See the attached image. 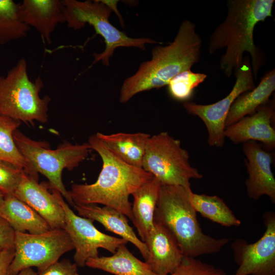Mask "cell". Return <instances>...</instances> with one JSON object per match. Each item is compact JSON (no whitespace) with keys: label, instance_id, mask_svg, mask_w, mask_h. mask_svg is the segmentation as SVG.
I'll list each match as a JSON object with an SVG mask.
<instances>
[{"label":"cell","instance_id":"cell-7","mask_svg":"<svg viewBox=\"0 0 275 275\" xmlns=\"http://www.w3.org/2000/svg\"><path fill=\"white\" fill-rule=\"evenodd\" d=\"M62 5L68 28L77 30L88 24L104 39L105 49L94 54L93 64L101 61L104 65L108 66L111 57L119 47H134L144 50L146 44L157 43L150 38H130L117 29L109 21L112 9L102 0H62Z\"/></svg>","mask_w":275,"mask_h":275},{"label":"cell","instance_id":"cell-28","mask_svg":"<svg viewBox=\"0 0 275 275\" xmlns=\"http://www.w3.org/2000/svg\"><path fill=\"white\" fill-rule=\"evenodd\" d=\"M168 275H227L222 269L201 260L184 256L179 266Z\"/></svg>","mask_w":275,"mask_h":275},{"label":"cell","instance_id":"cell-2","mask_svg":"<svg viewBox=\"0 0 275 275\" xmlns=\"http://www.w3.org/2000/svg\"><path fill=\"white\" fill-rule=\"evenodd\" d=\"M202 44L196 24L184 20L174 41L154 47L151 59L141 63L136 72L124 80L120 101L125 103L139 93L167 86L178 74L190 70L200 60Z\"/></svg>","mask_w":275,"mask_h":275},{"label":"cell","instance_id":"cell-31","mask_svg":"<svg viewBox=\"0 0 275 275\" xmlns=\"http://www.w3.org/2000/svg\"><path fill=\"white\" fill-rule=\"evenodd\" d=\"M15 232L3 218L0 216V247L14 249Z\"/></svg>","mask_w":275,"mask_h":275},{"label":"cell","instance_id":"cell-22","mask_svg":"<svg viewBox=\"0 0 275 275\" xmlns=\"http://www.w3.org/2000/svg\"><path fill=\"white\" fill-rule=\"evenodd\" d=\"M275 90V70L267 72L257 87L240 95L233 103L225 121V128L242 118L254 114L260 106L266 104Z\"/></svg>","mask_w":275,"mask_h":275},{"label":"cell","instance_id":"cell-3","mask_svg":"<svg viewBox=\"0 0 275 275\" xmlns=\"http://www.w3.org/2000/svg\"><path fill=\"white\" fill-rule=\"evenodd\" d=\"M88 143L100 156L102 169L95 182L73 184L68 191L69 196L75 204H100L120 211L131 221L129 196L153 176L119 159L96 134L89 138Z\"/></svg>","mask_w":275,"mask_h":275},{"label":"cell","instance_id":"cell-27","mask_svg":"<svg viewBox=\"0 0 275 275\" xmlns=\"http://www.w3.org/2000/svg\"><path fill=\"white\" fill-rule=\"evenodd\" d=\"M207 74L184 71L174 76L167 85L171 96L179 101H186L193 95L194 89L207 77Z\"/></svg>","mask_w":275,"mask_h":275},{"label":"cell","instance_id":"cell-20","mask_svg":"<svg viewBox=\"0 0 275 275\" xmlns=\"http://www.w3.org/2000/svg\"><path fill=\"white\" fill-rule=\"evenodd\" d=\"M0 216L15 232L36 234L48 231V223L32 208L13 194L5 196L0 205Z\"/></svg>","mask_w":275,"mask_h":275},{"label":"cell","instance_id":"cell-23","mask_svg":"<svg viewBox=\"0 0 275 275\" xmlns=\"http://www.w3.org/2000/svg\"><path fill=\"white\" fill-rule=\"evenodd\" d=\"M86 266L103 270L114 275H156L148 265L135 257L121 245L111 256H102L87 260Z\"/></svg>","mask_w":275,"mask_h":275},{"label":"cell","instance_id":"cell-36","mask_svg":"<svg viewBox=\"0 0 275 275\" xmlns=\"http://www.w3.org/2000/svg\"><path fill=\"white\" fill-rule=\"evenodd\" d=\"M3 249H2V248L0 247V252L2 251V250H3Z\"/></svg>","mask_w":275,"mask_h":275},{"label":"cell","instance_id":"cell-26","mask_svg":"<svg viewBox=\"0 0 275 275\" xmlns=\"http://www.w3.org/2000/svg\"><path fill=\"white\" fill-rule=\"evenodd\" d=\"M30 29L19 18L17 4L0 0V45L25 37Z\"/></svg>","mask_w":275,"mask_h":275},{"label":"cell","instance_id":"cell-9","mask_svg":"<svg viewBox=\"0 0 275 275\" xmlns=\"http://www.w3.org/2000/svg\"><path fill=\"white\" fill-rule=\"evenodd\" d=\"M71 239L64 229H51L40 234L15 232L14 256L10 265V275L32 267L38 272L59 261L65 253L74 250Z\"/></svg>","mask_w":275,"mask_h":275},{"label":"cell","instance_id":"cell-16","mask_svg":"<svg viewBox=\"0 0 275 275\" xmlns=\"http://www.w3.org/2000/svg\"><path fill=\"white\" fill-rule=\"evenodd\" d=\"M273 115L271 105H263L254 114L225 128V138L235 144L259 141L265 150H272L275 147V131L271 125Z\"/></svg>","mask_w":275,"mask_h":275},{"label":"cell","instance_id":"cell-15","mask_svg":"<svg viewBox=\"0 0 275 275\" xmlns=\"http://www.w3.org/2000/svg\"><path fill=\"white\" fill-rule=\"evenodd\" d=\"M24 174L13 193L18 199L36 211L51 229H64L65 212L56 197L43 183Z\"/></svg>","mask_w":275,"mask_h":275},{"label":"cell","instance_id":"cell-1","mask_svg":"<svg viewBox=\"0 0 275 275\" xmlns=\"http://www.w3.org/2000/svg\"><path fill=\"white\" fill-rule=\"evenodd\" d=\"M274 0H228L225 20L213 31L210 39V54L225 48L219 68L227 77L242 63L245 52L251 57V68L256 79L265 59L254 40L256 25L272 17Z\"/></svg>","mask_w":275,"mask_h":275},{"label":"cell","instance_id":"cell-21","mask_svg":"<svg viewBox=\"0 0 275 275\" xmlns=\"http://www.w3.org/2000/svg\"><path fill=\"white\" fill-rule=\"evenodd\" d=\"M96 136L117 157L131 166L142 168L149 134L144 132H118Z\"/></svg>","mask_w":275,"mask_h":275},{"label":"cell","instance_id":"cell-6","mask_svg":"<svg viewBox=\"0 0 275 275\" xmlns=\"http://www.w3.org/2000/svg\"><path fill=\"white\" fill-rule=\"evenodd\" d=\"M43 87L40 76L30 79L26 61L20 59L6 76L0 75V115L25 123H46L51 99L40 97Z\"/></svg>","mask_w":275,"mask_h":275},{"label":"cell","instance_id":"cell-35","mask_svg":"<svg viewBox=\"0 0 275 275\" xmlns=\"http://www.w3.org/2000/svg\"><path fill=\"white\" fill-rule=\"evenodd\" d=\"M5 196V195L4 194L0 191V205L2 204L4 201Z\"/></svg>","mask_w":275,"mask_h":275},{"label":"cell","instance_id":"cell-13","mask_svg":"<svg viewBox=\"0 0 275 275\" xmlns=\"http://www.w3.org/2000/svg\"><path fill=\"white\" fill-rule=\"evenodd\" d=\"M248 178L245 181L248 196L258 200L266 195L275 203V179L271 171L272 155L256 141L244 143Z\"/></svg>","mask_w":275,"mask_h":275},{"label":"cell","instance_id":"cell-8","mask_svg":"<svg viewBox=\"0 0 275 275\" xmlns=\"http://www.w3.org/2000/svg\"><path fill=\"white\" fill-rule=\"evenodd\" d=\"M189 159L180 140L161 132L148 139L142 168L161 184L190 187V180L200 179L203 175Z\"/></svg>","mask_w":275,"mask_h":275},{"label":"cell","instance_id":"cell-18","mask_svg":"<svg viewBox=\"0 0 275 275\" xmlns=\"http://www.w3.org/2000/svg\"><path fill=\"white\" fill-rule=\"evenodd\" d=\"M74 207L78 215L100 223L107 230L131 242L139 250L144 260L147 259L148 250L145 243L138 237L124 214L113 208L100 207L96 204H75Z\"/></svg>","mask_w":275,"mask_h":275},{"label":"cell","instance_id":"cell-10","mask_svg":"<svg viewBox=\"0 0 275 275\" xmlns=\"http://www.w3.org/2000/svg\"><path fill=\"white\" fill-rule=\"evenodd\" d=\"M234 71L235 84L229 94L222 99L210 104L186 101L183 105L187 113L198 116L204 123L208 133V143L210 146H224L225 121L233 103L240 95L256 87L250 57H245L242 64Z\"/></svg>","mask_w":275,"mask_h":275},{"label":"cell","instance_id":"cell-11","mask_svg":"<svg viewBox=\"0 0 275 275\" xmlns=\"http://www.w3.org/2000/svg\"><path fill=\"white\" fill-rule=\"evenodd\" d=\"M50 189L64 211V229L73 244V259L77 266L84 267L88 259L98 257L100 248L114 254L121 245L128 242L122 238L112 236L98 230L93 224L94 221L76 215L59 191Z\"/></svg>","mask_w":275,"mask_h":275},{"label":"cell","instance_id":"cell-5","mask_svg":"<svg viewBox=\"0 0 275 275\" xmlns=\"http://www.w3.org/2000/svg\"><path fill=\"white\" fill-rule=\"evenodd\" d=\"M13 138L34 174L37 177L39 173L45 176L49 181L48 187L59 191L74 207L75 204L62 181V172L64 169L72 170L85 160L92 149L90 145L66 142L52 150L46 143L33 140L18 129L14 131Z\"/></svg>","mask_w":275,"mask_h":275},{"label":"cell","instance_id":"cell-24","mask_svg":"<svg viewBox=\"0 0 275 275\" xmlns=\"http://www.w3.org/2000/svg\"><path fill=\"white\" fill-rule=\"evenodd\" d=\"M190 200L197 212L204 217L226 227H238L240 221L220 197L189 191Z\"/></svg>","mask_w":275,"mask_h":275},{"label":"cell","instance_id":"cell-37","mask_svg":"<svg viewBox=\"0 0 275 275\" xmlns=\"http://www.w3.org/2000/svg\"><path fill=\"white\" fill-rule=\"evenodd\" d=\"M231 275H235V274H234H234H231Z\"/></svg>","mask_w":275,"mask_h":275},{"label":"cell","instance_id":"cell-32","mask_svg":"<svg viewBox=\"0 0 275 275\" xmlns=\"http://www.w3.org/2000/svg\"><path fill=\"white\" fill-rule=\"evenodd\" d=\"M14 256V249H3L0 252V275H10L9 269Z\"/></svg>","mask_w":275,"mask_h":275},{"label":"cell","instance_id":"cell-4","mask_svg":"<svg viewBox=\"0 0 275 275\" xmlns=\"http://www.w3.org/2000/svg\"><path fill=\"white\" fill-rule=\"evenodd\" d=\"M191 187L161 184L154 221L172 234L184 256L197 258L219 252L230 239L205 234L190 200Z\"/></svg>","mask_w":275,"mask_h":275},{"label":"cell","instance_id":"cell-30","mask_svg":"<svg viewBox=\"0 0 275 275\" xmlns=\"http://www.w3.org/2000/svg\"><path fill=\"white\" fill-rule=\"evenodd\" d=\"M77 265L67 259L57 261L38 275H79Z\"/></svg>","mask_w":275,"mask_h":275},{"label":"cell","instance_id":"cell-19","mask_svg":"<svg viewBox=\"0 0 275 275\" xmlns=\"http://www.w3.org/2000/svg\"><path fill=\"white\" fill-rule=\"evenodd\" d=\"M161 183L153 177L132 194V220L141 240L144 242L154 226V213Z\"/></svg>","mask_w":275,"mask_h":275},{"label":"cell","instance_id":"cell-29","mask_svg":"<svg viewBox=\"0 0 275 275\" xmlns=\"http://www.w3.org/2000/svg\"><path fill=\"white\" fill-rule=\"evenodd\" d=\"M24 174L22 169L0 160V191L5 195L13 194Z\"/></svg>","mask_w":275,"mask_h":275},{"label":"cell","instance_id":"cell-34","mask_svg":"<svg viewBox=\"0 0 275 275\" xmlns=\"http://www.w3.org/2000/svg\"><path fill=\"white\" fill-rule=\"evenodd\" d=\"M16 275H38V274L31 267H30L21 270Z\"/></svg>","mask_w":275,"mask_h":275},{"label":"cell","instance_id":"cell-14","mask_svg":"<svg viewBox=\"0 0 275 275\" xmlns=\"http://www.w3.org/2000/svg\"><path fill=\"white\" fill-rule=\"evenodd\" d=\"M144 243L148 250L145 262L156 275L172 273L184 256L170 232L154 221L153 227Z\"/></svg>","mask_w":275,"mask_h":275},{"label":"cell","instance_id":"cell-25","mask_svg":"<svg viewBox=\"0 0 275 275\" xmlns=\"http://www.w3.org/2000/svg\"><path fill=\"white\" fill-rule=\"evenodd\" d=\"M21 122L10 117L0 115V160L10 162L21 169L30 177L38 180L30 165L19 151L13 138L14 131Z\"/></svg>","mask_w":275,"mask_h":275},{"label":"cell","instance_id":"cell-17","mask_svg":"<svg viewBox=\"0 0 275 275\" xmlns=\"http://www.w3.org/2000/svg\"><path fill=\"white\" fill-rule=\"evenodd\" d=\"M21 21L33 27L48 44L60 23L65 22L62 0H23L18 4Z\"/></svg>","mask_w":275,"mask_h":275},{"label":"cell","instance_id":"cell-12","mask_svg":"<svg viewBox=\"0 0 275 275\" xmlns=\"http://www.w3.org/2000/svg\"><path fill=\"white\" fill-rule=\"evenodd\" d=\"M265 230L257 241L239 238L231 244L238 265L235 275H275V214H263Z\"/></svg>","mask_w":275,"mask_h":275},{"label":"cell","instance_id":"cell-33","mask_svg":"<svg viewBox=\"0 0 275 275\" xmlns=\"http://www.w3.org/2000/svg\"><path fill=\"white\" fill-rule=\"evenodd\" d=\"M102 1L104 4H105L107 6H108L112 9V10L115 11L116 14L118 15L120 21L122 22V23L123 24L122 17L121 15L120 14V13H119L118 9L117 8V7H116L118 1H103V0H102Z\"/></svg>","mask_w":275,"mask_h":275}]
</instances>
